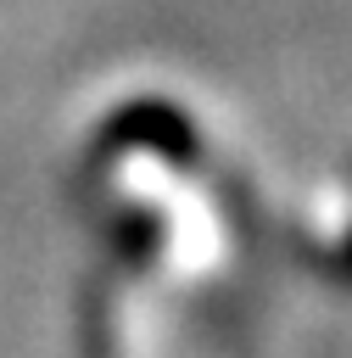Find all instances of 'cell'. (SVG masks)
Wrapping results in <instances>:
<instances>
[{
  "label": "cell",
  "mask_w": 352,
  "mask_h": 358,
  "mask_svg": "<svg viewBox=\"0 0 352 358\" xmlns=\"http://www.w3.org/2000/svg\"><path fill=\"white\" fill-rule=\"evenodd\" d=\"M117 140H129V145H156V157H168V145H173V151H196L190 123H184L173 106H151V101H140V106L123 112Z\"/></svg>",
  "instance_id": "cell-1"
}]
</instances>
